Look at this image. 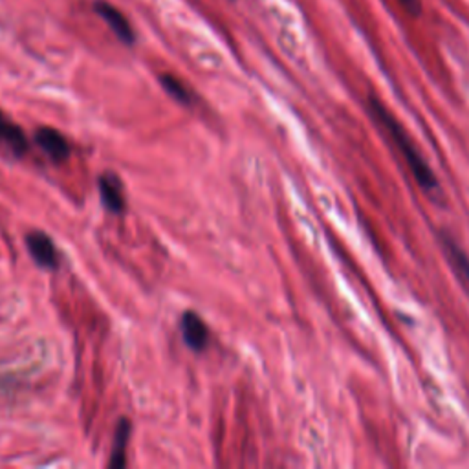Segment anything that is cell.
Returning a JSON list of instances; mask_svg holds the SVG:
<instances>
[{
    "label": "cell",
    "instance_id": "obj_10",
    "mask_svg": "<svg viewBox=\"0 0 469 469\" xmlns=\"http://www.w3.org/2000/svg\"><path fill=\"white\" fill-rule=\"evenodd\" d=\"M160 83H162V87L167 90V94H169L171 98H175L178 103H182V105H191V103H192V94H191V90L178 80V77H175V75H171V73H164V75L160 77Z\"/></svg>",
    "mask_w": 469,
    "mask_h": 469
},
{
    "label": "cell",
    "instance_id": "obj_9",
    "mask_svg": "<svg viewBox=\"0 0 469 469\" xmlns=\"http://www.w3.org/2000/svg\"><path fill=\"white\" fill-rule=\"evenodd\" d=\"M129 435H131V423L129 420H122L120 425L115 429V442L112 449V458H110V467H124L127 464L125 458V449L129 444Z\"/></svg>",
    "mask_w": 469,
    "mask_h": 469
},
{
    "label": "cell",
    "instance_id": "obj_5",
    "mask_svg": "<svg viewBox=\"0 0 469 469\" xmlns=\"http://www.w3.org/2000/svg\"><path fill=\"white\" fill-rule=\"evenodd\" d=\"M0 147L6 149V152L15 156V158H21L28 150V141L22 129L17 127L3 112H0Z\"/></svg>",
    "mask_w": 469,
    "mask_h": 469
},
{
    "label": "cell",
    "instance_id": "obj_2",
    "mask_svg": "<svg viewBox=\"0 0 469 469\" xmlns=\"http://www.w3.org/2000/svg\"><path fill=\"white\" fill-rule=\"evenodd\" d=\"M94 12L107 22V26L114 31V35L120 38L125 45H134L136 43V33L134 28L131 26L129 19L122 10H117L114 4L107 3V0H96L94 3Z\"/></svg>",
    "mask_w": 469,
    "mask_h": 469
},
{
    "label": "cell",
    "instance_id": "obj_11",
    "mask_svg": "<svg viewBox=\"0 0 469 469\" xmlns=\"http://www.w3.org/2000/svg\"><path fill=\"white\" fill-rule=\"evenodd\" d=\"M400 6L413 17L422 15V0H398Z\"/></svg>",
    "mask_w": 469,
    "mask_h": 469
},
{
    "label": "cell",
    "instance_id": "obj_3",
    "mask_svg": "<svg viewBox=\"0 0 469 469\" xmlns=\"http://www.w3.org/2000/svg\"><path fill=\"white\" fill-rule=\"evenodd\" d=\"M30 255L33 257V260L47 269H55L57 262H59V255L55 250V244L52 243V239L48 234H45L43 231H31L26 239Z\"/></svg>",
    "mask_w": 469,
    "mask_h": 469
},
{
    "label": "cell",
    "instance_id": "obj_4",
    "mask_svg": "<svg viewBox=\"0 0 469 469\" xmlns=\"http://www.w3.org/2000/svg\"><path fill=\"white\" fill-rule=\"evenodd\" d=\"M180 328H182L183 341L189 348L200 352L208 346L209 330H208L206 323L197 314H194V311H185V314L182 316V321H180Z\"/></svg>",
    "mask_w": 469,
    "mask_h": 469
},
{
    "label": "cell",
    "instance_id": "obj_7",
    "mask_svg": "<svg viewBox=\"0 0 469 469\" xmlns=\"http://www.w3.org/2000/svg\"><path fill=\"white\" fill-rule=\"evenodd\" d=\"M35 141L57 164L64 162L70 156V147L66 140L54 129H41L35 134Z\"/></svg>",
    "mask_w": 469,
    "mask_h": 469
},
{
    "label": "cell",
    "instance_id": "obj_8",
    "mask_svg": "<svg viewBox=\"0 0 469 469\" xmlns=\"http://www.w3.org/2000/svg\"><path fill=\"white\" fill-rule=\"evenodd\" d=\"M101 200L112 213H122L125 209V200L122 192V183L117 182L115 175H103L99 178Z\"/></svg>",
    "mask_w": 469,
    "mask_h": 469
},
{
    "label": "cell",
    "instance_id": "obj_6",
    "mask_svg": "<svg viewBox=\"0 0 469 469\" xmlns=\"http://www.w3.org/2000/svg\"><path fill=\"white\" fill-rule=\"evenodd\" d=\"M440 243H442L444 253H446L453 271L456 273V277L460 279V283L469 292V257H467V253L451 237H448V234H440Z\"/></svg>",
    "mask_w": 469,
    "mask_h": 469
},
{
    "label": "cell",
    "instance_id": "obj_1",
    "mask_svg": "<svg viewBox=\"0 0 469 469\" xmlns=\"http://www.w3.org/2000/svg\"><path fill=\"white\" fill-rule=\"evenodd\" d=\"M369 108H371V114L374 115V120L387 131L390 140H393L395 145L398 147L402 158L405 160V164H407L409 171L413 173V178L420 185V189L435 200L440 199V194H442L440 182L435 176L433 169L429 167L427 160L423 158L422 152L416 147V143L407 134V131L400 125L397 117L385 108V105L379 99H376L374 96L369 98Z\"/></svg>",
    "mask_w": 469,
    "mask_h": 469
}]
</instances>
